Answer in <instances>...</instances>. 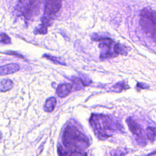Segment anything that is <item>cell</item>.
<instances>
[{
  "label": "cell",
  "instance_id": "obj_1",
  "mask_svg": "<svg viewBox=\"0 0 156 156\" xmlns=\"http://www.w3.org/2000/svg\"><path fill=\"white\" fill-rule=\"evenodd\" d=\"M63 146L58 147L60 156H87L85 149L89 146L86 135L76 126L68 125L63 130Z\"/></svg>",
  "mask_w": 156,
  "mask_h": 156
},
{
  "label": "cell",
  "instance_id": "obj_2",
  "mask_svg": "<svg viewBox=\"0 0 156 156\" xmlns=\"http://www.w3.org/2000/svg\"><path fill=\"white\" fill-rule=\"evenodd\" d=\"M90 122L94 133L100 138H108L114 132L122 131L123 129L119 122L115 121L107 115L93 114Z\"/></svg>",
  "mask_w": 156,
  "mask_h": 156
},
{
  "label": "cell",
  "instance_id": "obj_3",
  "mask_svg": "<svg viewBox=\"0 0 156 156\" xmlns=\"http://www.w3.org/2000/svg\"><path fill=\"white\" fill-rule=\"evenodd\" d=\"M43 0H18L15 12L18 16H23L24 19L29 20L38 15L40 12Z\"/></svg>",
  "mask_w": 156,
  "mask_h": 156
},
{
  "label": "cell",
  "instance_id": "obj_4",
  "mask_svg": "<svg viewBox=\"0 0 156 156\" xmlns=\"http://www.w3.org/2000/svg\"><path fill=\"white\" fill-rule=\"evenodd\" d=\"M140 24L144 32L156 41V12L151 9H143L140 13Z\"/></svg>",
  "mask_w": 156,
  "mask_h": 156
},
{
  "label": "cell",
  "instance_id": "obj_5",
  "mask_svg": "<svg viewBox=\"0 0 156 156\" xmlns=\"http://www.w3.org/2000/svg\"><path fill=\"white\" fill-rule=\"evenodd\" d=\"M62 6L61 0H46L41 26L48 29Z\"/></svg>",
  "mask_w": 156,
  "mask_h": 156
},
{
  "label": "cell",
  "instance_id": "obj_6",
  "mask_svg": "<svg viewBox=\"0 0 156 156\" xmlns=\"http://www.w3.org/2000/svg\"><path fill=\"white\" fill-rule=\"evenodd\" d=\"M126 122L130 131L133 135L136 136L137 141L140 144H143V145H144L146 143V141L143 135L142 127L131 117H129L126 119Z\"/></svg>",
  "mask_w": 156,
  "mask_h": 156
},
{
  "label": "cell",
  "instance_id": "obj_7",
  "mask_svg": "<svg viewBox=\"0 0 156 156\" xmlns=\"http://www.w3.org/2000/svg\"><path fill=\"white\" fill-rule=\"evenodd\" d=\"M20 69V65L15 63H9L0 66V76L14 73Z\"/></svg>",
  "mask_w": 156,
  "mask_h": 156
},
{
  "label": "cell",
  "instance_id": "obj_8",
  "mask_svg": "<svg viewBox=\"0 0 156 156\" xmlns=\"http://www.w3.org/2000/svg\"><path fill=\"white\" fill-rule=\"evenodd\" d=\"M73 85L71 83H65L59 84L57 88V94L60 98L68 96L71 91Z\"/></svg>",
  "mask_w": 156,
  "mask_h": 156
},
{
  "label": "cell",
  "instance_id": "obj_9",
  "mask_svg": "<svg viewBox=\"0 0 156 156\" xmlns=\"http://www.w3.org/2000/svg\"><path fill=\"white\" fill-rule=\"evenodd\" d=\"M57 100L54 97L48 98L44 105V110L47 112H51L54 109L56 105Z\"/></svg>",
  "mask_w": 156,
  "mask_h": 156
},
{
  "label": "cell",
  "instance_id": "obj_10",
  "mask_svg": "<svg viewBox=\"0 0 156 156\" xmlns=\"http://www.w3.org/2000/svg\"><path fill=\"white\" fill-rule=\"evenodd\" d=\"M113 51L115 54L118 56V55H126L128 51L127 47L120 43H115L113 45Z\"/></svg>",
  "mask_w": 156,
  "mask_h": 156
},
{
  "label": "cell",
  "instance_id": "obj_11",
  "mask_svg": "<svg viewBox=\"0 0 156 156\" xmlns=\"http://www.w3.org/2000/svg\"><path fill=\"white\" fill-rule=\"evenodd\" d=\"M13 82L10 79H4L0 82V91H7L13 87Z\"/></svg>",
  "mask_w": 156,
  "mask_h": 156
},
{
  "label": "cell",
  "instance_id": "obj_12",
  "mask_svg": "<svg viewBox=\"0 0 156 156\" xmlns=\"http://www.w3.org/2000/svg\"><path fill=\"white\" fill-rule=\"evenodd\" d=\"M146 136L151 142H154L156 139V128L152 126L147 127L146 129Z\"/></svg>",
  "mask_w": 156,
  "mask_h": 156
},
{
  "label": "cell",
  "instance_id": "obj_13",
  "mask_svg": "<svg viewBox=\"0 0 156 156\" xmlns=\"http://www.w3.org/2000/svg\"><path fill=\"white\" fill-rule=\"evenodd\" d=\"M43 57H45L46 58H47L49 60H51V62H52L53 63H54L55 64L61 65H66V63L60 57L52 56V55H49V54H44Z\"/></svg>",
  "mask_w": 156,
  "mask_h": 156
},
{
  "label": "cell",
  "instance_id": "obj_14",
  "mask_svg": "<svg viewBox=\"0 0 156 156\" xmlns=\"http://www.w3.org/2000/svg\"><path fill=\"white\" fill-rule=\"evenodd\" d=\"M127 84L124 82H119L113 86V89L116 91H121L123 90H126L127 88Z\"/></svg>",
  "mask_w": 156,
  "mask_h": 156
},
{
  "label": "cell",
  "instance_id": "obj_15",
  "mask_svg": "<svg viewBox=\"0 0 156 156\" xmlns=\"http://www.w3.org/2000/svg\"><path fill=\"white\" fill-rule=\"evenodd\" d=\"M11 43L10 38L5 33L0 34V44H9Z\"/></svg>",
  "mask_w": 156,
  "mask_h": 156
},
{
  "label": "cell",
  "instance_id": "obj_16",
  "mask_svg": "<svg viewBox=\"0 0 156 156\" xmlns=\"http://www.w3.org/2000/svg\"><path fill=\"white\" fill-rule=\"evenodd\" d=\"M126 153V151H125L124 149H117L116 150H115L113 152V155L114 156H122L124 155H125Z\"/></svg>",
  "mask_w": 156,
  "mask_h": 156
},
{
  "label": "cell",
  "instance_id": "obj_17",
  "mask_svg": "<svg viewBox=\"0 0 156 156\" xmlns=\"http://www.w3.org/2000/svg\"><path fill=\"white\" fill-rule=\"evenodd\" d=\"M136 87L137 88H139L140 89H147V88H149V86L148 85L146 84V83H138L136 84Z\"/></svg>",
  "mask_w": 156,
  "mask_h": 156
},
{
  "label": "cell",
  "instance_id": "obj_18",
  "mask_svg": "<svg viewBox=\"0 0 156 156\" xmlns=\"http://www.w3.org/2000/svg\"><path fill=\"white\" fill-rule=\"evenodd\" d=\"M7 54H10V55H16L18 57H21V58H23V55H21L20 54H19L17 52H13V51H8V52H5Z\"/></svg>",
  "mask_w": 156,
  "mask_h": 156
},
{
  "label": "cell",
  "instance_id": "obj_19",
  "mask_svg": "<svg viewBox=\"0 0 156 156\" xmlns=\"http://www.w3.org/2000/svg\"><path fill=\"white\" fill-rule=\"evenodd\" d=\"M1 138H2V135H1V132H0V140H1Z\"/></svg>",
  "mask_w": 156,
  "mask_h": 156
}]
</instances>
